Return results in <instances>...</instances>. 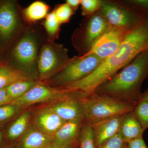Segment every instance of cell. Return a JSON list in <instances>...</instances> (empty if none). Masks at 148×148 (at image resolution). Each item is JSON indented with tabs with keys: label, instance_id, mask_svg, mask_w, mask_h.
<instances>
[{
	"label": "cell",
	"instance_id": "obj_1",
	"mask_svg": "<svg viewBox=\"0 0 148 148\" xmlns=\"http://www.w3.org/2000/svg\"><path fill=\"white\" fill-rule=\"evenodd\" d=\"M148 51V16L125 35L115 52L103 61L92 73L64 88L88 95L98 86L127 66L140 53Z\"/></svg>",
	"mask_w": 148,
	"mask_h": 148
},
{
	"label": "cell",
	"instance_id": "obj_2",
	"mask_svg": "<svg viewBox=\"0 0 148 148\" xmlns=\"http://www.w3.org/2000/svg\"><path fill=\"white\" fill-rule=\"evenodd\" d=\"M148 78V51L140 53L127 66L97 88L95 93L138 102L144 81Z\"/></svg>",
	"mask_w": 148,
	"mask_h": 148
},
{
	"label": "cell",
	"instance_id": "obj_3",
	"mask_svg": "<svg viewBox=\"0 0 148 148\" xmlns=\"http://www.w3.org/2000/svg\"><path fill=\"white\" fill-rule=\"evenodd\" d=\"M39 29L28 24L20 33L11 51L14 68L29 75L34 79L38 78L37 61L40 49L46 38Z\"/></svg>",
	"mask_w": 148,
	"mask_h": 148
},
{
	"label": "cell",
	"instance_id": "obj_4",
	"mask_svg": "<svg viewBox=\"0 0 148 148\" xmlns=\"http://www.w3.org/2000/svg\"><path fill=\"white\" fill-rule=\"evenodd\" d=\"M82 102L84 116L91 125L134 110L137 102L123 101L93 92Z\"/></svg>",
	"mask_w": 148,
	"mask_h": 148
},
{
	"label": "cell",
	"instance_id": "obj_5",
	"mask_svg": "<svg viewBox=\"0 0 148 148\" xmlns=\"http://www.w3.org/2000/svg\"><path fill=\"white\" fill-rule=\"evenodd\" d=\"M100 11L110 27L124 33L135 28L145 16L125 1L101 0Z\"/></svg>",
	"mask_w": 148,
	"mask_h": 148
},
{
	"label": "cell",
	"instance_id": "obj_6",
	"mask_svg": "<svg viewBox=\"0 0 148 148\" xmlns=\"http://www.w3.org/2000/svg\"><path fill=\"white\" fill-rule=\"evenodd\" d=\"M68 49L62 44L46 39L41 47L37 61V70L40 80L53 77L70 61Z\"/></svg>",
	"mask_w": 148,
	"mask_h": 148
},
{
	"label": "cell",
	"instance_id": "obj_7",
	"mask_svg": "<svg viewBox=\"0 0 148 148\" xmlns=\"http://www.w3.org/2000/svg\"><path fill=\"white\" fill-rule=\"evenodd\" d=\"M110 27L100 10L94 15L86 17L72 38L73 45L79 53V56L86 54L95 41Z\"/></svg>",
	"mask_w": 148,
	"mask_h": 148
},
{
	"label": "cell",
	"instance_id": "obj_8",
	"mask_svg": "<svg viewBox=\"0 0 148 148\" xmlns=\"http://www.w3.org/2000/svg\"><path fill=\"white\" fill-rule=\"evenodd\" d=\"M104 61L93 54L74 56L51 81L54 84L64 88L90 75Z\"/></svg>",
	"mask_w": 148,
	"mask_h": 148
},
{
	"label": "cell",
	"instance_id": "obj_9",
	"mask_svg": "<svg viewBox=\"0 0 148 148\" xmlns=\"http://www.w3.org/2000/svg\"><path fill=\"white\" fill-rule=\"evenodd\" d=\"M16 2L7 1L0 4V40L7 43L16 33L26 27L21 19ZM26 22V21H25Z\"/></svg>",
	"mask_w": 148,
	"mask_h": 148
},
{
	"label": "cell",
	"instance_id": "obj_10",
	"mask_svg": "<svg viewBox=\"0 0 148 148\" xmlns=\"http://www.w3.org/2000/svg\"><path fill=\"white\" fill-rule=\"evenodd\" d=\"M72 92L66 89L53 88L41 82L23 96L13 100L9 104L18 108H22L35 103L60 100L69 96Z\"/></svg>",
	"mask_w": 148,
	"mask_h": 148
},
{
	"label": "cell",
	"instance_id": "obj_11",
	"mask_svg": "<svg viewBox=\"0 0 148 148\" xmlns=\"http://www.w3.org/2000/svg\"><path fill=\"white\" fill-rule=\"evenodd\" d=\"M126 34L119 29L110 27L95 41L90 50L83 56L93 54L106 60L117 50Z\"/></svg>",
	"mask_w": 148,
	"mask_h": 148
},
{
	"label": "cell",
	"instance_id": "obj_12",
	"mask_svg": "<svg viewBox=\"0 0 148 148\" xmlns=\"http://www.w3.org/2000/svg\"><path fill=\"white\" fill-rule=\"evenodd\" d=\"M76 92L73 91L71 94L61 101L48 108L66 121L82 118L84 113L82 103L78 102L72 96Z\"/></svg>",
	"mask_w": 148,
	"mask_h": 148
},
{
	"label": "cell",
	"instance_id": "obj_13",
	"mask_svg": "<svg viewBox=\"0 0 148 148\" xmlns=\"http://www.w3.org/2000/svg\"><path fill=\"white\" fill-rule=\"evenodd\" d=\"M124 116L113 117L91 125L94 133L95 146L97 147L119 132Z\"/></svg>",
	"mask_w": 148,
	"mask_h": 148
},
{
	"label": "cell",
	"instance_id": "obj_14",
	"mask_svg": "<svg viewBox=\"0 0 148 148\" xmlns=\"http://www.w3.org/2000/svg\"><path fill=\"white\" fill-rule=\"evenodd\" d=\"M35 121L37 128L51 135L56 133L66 122L48 108L40 111L36 116Z\"/></svg>",
	"mask_w": 148,
	"mask_h": 148
},
{
	"label": "cell",
	"instance_id": "obj_15",
	"mask_svg": "<svg viewBox=\"0 0 148 148\" xmlns=\"http://www.w3.org/2000/svg\"><path fill=\"white\" fill-rule=\"evenodd\" d=\"M53 135L45 133L36 127H31L22 135L21 148H44L53 144Z\"/></svg>",
	"mask_w": 148,
	"mask_h": 148
},
{
	"label": "cell",
	"instance_id": "obj_16",
	"mask_svg": "<svg viewBox=\"0 0 148 148\" xmlns=\"http://www.w3.org/2000/svg\"><path fill=\"white\" fill-rule=\"evenodd\" d=\"M82 121V118H79L66 121L53 135V145L71 146L77 137Z\"/></svg>",
	"mask_w": 148,
	"mask_h": 148
},
{
	"label": "cell",
	"instance_id": "obj_17",
	"mask_svg": "<svg viewBox=\"0 0 148 148\" xmlns=\"http://www.w3.org/2000/svg\"><path fill=\"white\" fill-rule=\"evenodd\" d=\"M144 130L133 112L125 115L122 120L119 132L124 143L143 137Z\"/></svg>",
	"mask_w": 148,
	"mask_h": 148
},
{
	"label": "cell",
	"instance_id": "obj_18",
	"mask_svg": "<svg viewBox=\"0 0 148 148\" xmlns=\"http://www.w3.org/2000/svg\"><path fill=\"white\" fill-rule=\"evenodd\" d=\"M50 7L44 2L36 1L22 10L24 21L28 24H35L45 18L49 14Z\"/></svg>",
	"mask_w": 148,
	"mask_h": 148
},
{
	"label": "cell",
	"instance_id": "obj_19",
	"mask_svg": "<svg viewBox=\"0 0 148 148\" xmlns=\"http://www.w3.org/2000/svg\"><path fill=\"white\" fill-rule=\"evenodd\" d=\"M28 79H35L12 66L0 65V88H5L17 82Z\"/></svg>",
	"mask_w": 148,
	"mask_h": 148
},
{
	"label": "cell",
	"instance_id": "obj_20",
	"mask_svg": "<svg viewBox=\"0 0 148 148\" xmlns=\"http://www.w3.org/2000/svg\"><path fill=\"white\" fill-rule=\"evenodd\" d=\"M41 82L37 80L28 79L14 83L6 87L10 98L14 100L23 96L30 89Z\"/></svg>",
	"mask_w": 148,
	"mask_h": 148
},
{
	"label": "cell",
	"instance_id": "obj_21",
	"mask_svg": "<svg viewBox=\"0 0 148 148\" xmlns=\"http://www.w3.org/2000/svg\"><path fill=\"white\" fill-rule=\"evenodd\" d=\"M30 118V114L26 112L17 119L8 130L7 137L10 140H15L24 134L26 130Z\"/></svg>",
	"mask_w": 148,
	"mask_h": 148
},
{
	"label": "cell",
	"instance_id": "obj_22",
	"mask_svg": "<svg viewBox=\"0 0 148 148\" xmlns=\"http://www.w3.org/2000/svg\"><path fill=\"white\" fill-rule=\"evenodd\" d=\"M42 25L45 29L48 38L53 41L58 38L61 24L58 22L53 11L48 14L42 22Z\"/></svg>",
	"mask_w": 148,
	"mask_h": 148
},
{
	"label": "cell",
	"instance_id": "obj_23",
	"mask_svg": "<svg viewBox=\"0 0 148 148\" xmlns=\"http://www.w3.org/2000/svg\"><path fill=\"white\" fill-rule=\"evenodd\" d=\"M80 137V148H96L93 130L89 122L83 126Z\"/></svg>",
	"mask_w": 148,
	"mask_h": 148
},
{
	"label": "cell",
	"instance_id": "obj_24",
	"mask_svg": "<svg viewBox=\"0 0 148 148\" xmlns=\"http://www.w3.org/2000/svg\"><path fill=\"white\" fill-rule=\"evenodd\" d=\"M132 112L144 130L148 128V102L141 100L138 101Z\"/></svg>",
	"mask_w": 148,
	"mask_h": 148
},
{
	"label": "cell",
	"instance_id": "obj_25",
	"mask_svg": "<svg viewBox=\"0 0 148 148\" xmlns=\"http://www.w3.org/2000/svg\"><path fill=\"white\" fill-rule=\"evenodd\" d=\"M53 11L61 25L68 23L73 14L75 13L71 7L66 3L56 5Z\"/></svg>",
	"mask_w": 148,
	"mask_h": 148
},
{
	"label": "cell",
	"instance_id": "obj_26",
	"mask_svg": "<svg viewBox=\"0 0 148 148\" xmlns=\"http://www.w3.org/2000/svg\"><path fill=\"white\" fill-rule=\"evenodd\" d=\"M80 5L82 15L89 17L100 10L101 0H81Z\"/></svg>",
	"mask_w": 148,
	"mask_h": 148
},
{
	"label": "cell",
	"instance_id": "obj_27",
	"mask_svg": "<svg viewBox=\"0 0 148 148\" xmlns=\"http://www.w3.org/2000/svg\"><path fill=\"white\" fill-rule=\"evenodd\" d=\"M19 108L10 104L0 107V123L7 121L12 117L18 112Z\"/></svg>",
	"mask_w": 148,
	"mask_h": 148
},
{
	"label": "cell",
	"instance_id": "obj_28",
	"mask_svg": "<svg viewBox=\"0 0 148 148\" xmlns=\"http://www.w3.org/2000/svg\"><path fill=\"white\" fill-rule=\"evenodd\" d=\"M124 143L121 136L118 133L106 140L97 148H123Z\"/></svg>",
	"mask_w": 148,
	"mask_h": 148
},
{
	"label": "cell",
	"instance_id": "obj_29",
	"mask_svg": "<svg viewBox=\"0 0 148 148\" xmlns=\"http://www.w3.org/2000/svg\"><path fill=\"white\" fill-rule=\"evenodd\" d=\"M125 1L148 16V0H127Z\"/></svg>",
	"mask_w": 148,
	"mask_h": 148
},
{
	"label": "cell",
	"instance_id": "obj_30",
	"mask_svg": "<svg viewBox=\"0 0 148 148\" xmlns=\"http://www.w3.org/2000/svg\"><path fill=\"white\" fill-rule=\"evenodd\" d=\"M127 143L126 148H148L143 137L134 139Z\"/></svg>",
	"mask_w": 148,
	"mask_h": 148
},
{
	"label": "cell",
	"instance_id": "obj_31",
	"mask_svg": "<svg viewBox=\"0 0 148 148\" xmlns=\"http://www.w3.org/2000/svg\"><path fill=\"white\" fill-rule=\"evenodd\" d=\"M13 101L7 91L6 88H0V107L8 105Z\"/></svg>",
	"mask_w": 148,
	"mask_h": 148
},
{
	"label": "cell",
	"instance_id": "obj_32",
	"mask_svg": "<svg viewBox=\"0 0 148 148\" xmlns=\"http://www.w3.org/2000/svg\"><path fill=\"white\" fill-rule=\"evenodd\" d=\"M66 3L71 7L75 12L80 5L81 0H67Z\"/></svg>",
	"mask_w": 148,
	"mask_h": 148
},
{
	"label": "cell",
	"instance_id": "obj_33",
	"mask_svg": "<svg viewBox=\"0 0 148 148\" xmlns=\"http://www.w3.org/2000/svg\"><path fill=\"white\" fill-rule=\"evenodd\" d=\"M144 101L148 102V88L140 95L139 101Z\"/></svg>",
	"mask_w": 148,
	"mask_h": 148
},
{
	"label": "cell",
	"instance_id": "obj_34",
	"mask_svg": "<svg viewBox=\"0 0 148 148\" xmlns=\"http://www.w3.org/2000/svg\"><path fill=\"white\" fill-rule=\"evenodd\" d=\"M44 148H71V146H58L52 144Z\"/></svg>",
	"mask_w": 148,
	"mask_h": 148
},
{
	"label": "cell",
	"instance_id": "obj_35",
	"mask_svg": "<svg viewBox=\"0 0 148 148\" xmlns=\"http://www.w3.org/2000/svg\"><path fill=\"white\" fill-rule=\"evenodd\" d=\"M2 138V136L1 133V131H0V143L1 142Z\"/></svg>",
	"mask_w": 148,
	"mask_h": 148
},
{
	"label": "cell",
	"instance_id": "obj_36",
	"mask_svg": "<svg viewBox=\"0 0 148 148\" xmlns=\"http://www.w3.org/2000/svg\"><path fill=\"white\" fill-rule=\"evenodd\" d=\"M123 148H126V146H125Z\"/></svg>",
	"mask_w": 148,
	"mask_h": 148
}]
</instances>
